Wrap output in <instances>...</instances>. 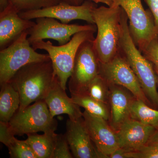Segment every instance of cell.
<instances>
[{"instance_id": "7", "label": "cell", "mask_w": 158, "mask_h": 158, "mask_svg": "<svg viewBox=\"0 0 158 158\" xmlns=\"http://www.w3.org/2000/svg\"><path fill=\"white\" fill-rule=\"evenodd\" d=\"M94 40L83 43L77 52L68 82L71 95L86 94L90 82L99 74L100 62L94 47Z\"/></svg>"}, {"instance_id": "4", "label": "cell", "mask_w": 158, "mask_h": 158, "mask_svg": "<svg viewBox=\"0 0 158 158\" xmlns=\"http://www.w3.org/2000/svg\"><path fill=\"white\" fill-rule=\"evenodd\" d=\"M96 31H81L75 34L70 41L63 45L55 46L50 41L38 40L31 44L34 50H44L48 53L54 73L62 88L66 90V84L73 70L75 59L80 46L87 40L94 39Z\"/></svg>"}, {"instance_id": "26", "label": "cell", "mask_w": 158, "mask_h": 158, "mask_svg": "<svg viewBox=\"0 0 158 158\" xmlns=\"http://www.w3.org/2000/svg\"><path fill=\"white\" fill-rule=\"evenodd\" d=\"M127 158H158V142H149L137 151L128 152Z\"/></svg>"}, {"instance_id": "24", "label": "cell", "mask_w": 158, "mask_h": 158, "mask_svg": "<svg viewBox=\"0 0 158 158\" xmlns=\"http://www.w3.org/2000/svg\"><path fill=\"white\" fill-rule=\"evenodd\" d=\"M7 147L11 158H37L26 140H19L14 137Z\"/></svg>"}, {"instance_id": "3", "label": "cell", "mask_w": 158, "mask_h": 158, "mask_svg": "<svg viewBox=\"0 0 158 158\" xmlns=\"http://www.w3.org/2000/svg\"><path fill=\"white\" fill-rule=\"evenodd\" d=\"M122 9L116 4L94 9L92 14L97 35L93 45L101 63L109 62L118 53Z\"/></svg>"}, {"instance_id": "22", "label": "cell", "mask_w": 158, "mask_h": 158, "mask_svg": "<svg viewBox=\"0 0 158 158\" xmlns=\"http://www.w3.org/2000/svg\"><path fill=\"white\" fill-rule=\"evenodd\" d=\"M85 94H88L97 100L110 105V90L109 85L100 74L90 82Z\"/></svg>"}, {"instance_id": "35", "label": "cell", "mask_w": 158, "mask_h": 158, "mask_svg": "<svg viewBox=\"0 0 158 158\" xmlns=\"http://www.w3.org/2000/svg\"><path fill=\"white\" fill-rule=\"evenodd\" d=\"M155 70L156 74L157 77V88H158V70H157V69H155L154 68Z\"/></svg>"}, {"instance_id": "15", "label": "cell", "mask_w": 158, "mask_h": 158, "mask_svg": "<svg viewBox=\"0 0 158 158\" xmlns=\"http://www.w3.org/2000/svg\"><path fill=\"white\" fill-rule=\"evenodd\" d=\"M110 116L109 123L115 131L131 118V108L136 98L132 93L120 85L109 84Z\"/></svg>"}, {"instance_id": "28", "label": "cell", "mask_w": 158, "mask_h": 158, "mask_svg": "<svg viewBox=\"0 0 158 158\" xmlns=\"http://www.w3.org/2000/svg\"><path fill=\"white\" fill-rule=\"evenodd\" d=\"M15 136L11 132L9 123L0 121V141L7 147Z\"/></svg>"}, {"instance_id": "2", "label": "cell", "mask_w": 158, "mask_h": 158, "mask_svg": "<svg viewBox=\"0 0 158 158\" xmlns=\"http://www.w3.org/2000/svg\"><path fill=\"white\" fill-rule=\"evenodd\" d=\"M58 79L51 60L30 63L21 68L9 81L19 93V110L44 100Z\"/></svg>"}, {"instance_id": "27", "label": "cell", "mask_w": 158, "mask_h": 158, "mask_svg": "<svg viewBox=\"0 0 158 158\" xmlns=\"http://www.w3.org/2000/svg\"><path fill=\"white\" fill-rule=\"evenodd\" d=\"M141 52L158 70V37L152 39Z\"/></svg>"}, {"instance_id": "12", "label": "cell", "mask_w": 158, "mask_h": 158, "mask_svg": "<svg viewBox=\"0 0 158 158\" xmlns=\"http://www.w3.org/2000/svg\"><path fill=\"white\" fill-rule=\"evenodd\" d=\"M65 135L74 158H104L91 140L83 117L69 118Z\"/></svg>"}, {"instance_id": "11", "label": "cell", "mask_w": 158, "mask_h": 158, "mask_svg": "<svg viewBox=\"0 0 158 158\" xmlns=\"http://www.w3.org/2000/svg\"><path fill=\"white\" fill-rule=\"evenodd\" d=\"M96 6L91 1H85L80 6H73L60 2L57 5L38 10L19 12V16L25 19H36L38 18L49 17L59 19L61 23L68 24L74 20L85 21L95 24L93 11Z\"/></svg>"}, {"instance_id": "19", "label": "cell", "mask_w": 158, "mask_h": 158, "mask_svg": "<svg viewBox=\"0 0 158 158\" xmlns=\"http://www.w3.org/2000/svg\"><path fill=\"white\" fill-rule=\"evenodd\" d=\"M26 139L37 158H52L57 134L55 132L27 135Z\"/></svg>"}, {"instance_id": "31", "label": "cell", "mask_w": 158, "mask_h": 158, "mask_svg": "<svg viewBox=\"0 0 158 158\" xmlns=\"http://www.w3.org/2000/svg\"><path fill=\"white\" fill-rule=\"evenodd\" d=\"M60 2L66 3L73 6H80L84 2V0H59Z\"/></svg>"}, {"instance_id": "25", "label": "cell", "mask_w": 158, "mask_h": 158, "mask_svg": "<svg viewBox=\"0 0 158 158\" xmlns=\"http://www.w3.org/2000/svg\"><path fill=\"white\" fill-rule=\"evenodd\" d=\"M65 135H57L52 158H73V156Z\"/></svg>"}, {"instance_id": "18", "label": "cell", "mask_w": 158, "mask_h": 158, "mask_svg": "<svg viewBox=\"0 0 158 158\" xmlns=\"http://www.w3.org/2000/svg\"><path fill=\"white\" fill-rule=\"evenodd\" d=\"M20 106L18 91L10 82L1 85L0 121L9 123Z\"/></svg>"}, {"instance_id": "32", "label": "cell", "mask_w": 158, "mask_h": 158, "mask_svg": "<svg viewBox=\"0 0 158 158\" xmlns=\"http://www.w3.org/2000/svg\"><path fill=\"white\" fill-rule=\"evenodd\" d=\"M95 3H102L106 4L108 7H112L115 5V0H90Z\"/></svg>"}, {"instance_id": "20", "label": "cell", "mask_w": 158, "mask_h": 158, "mask_svg": "<svg viewBox=\"0 0 158 158\" xmlns=\"http://www.w3.org/2000/svg\"><path fill=\"white\" fill-rule=\"evenodd\" d=\"M74 102L94 116L104 118L109 122L110 116V105L99 101L87 94L71 95Z\"/></svg>"}, {"instance_id": "10", "label": "cell", "mask_w": 158, "mask_h": 158, "mask_svg": "<svg viewBox=\"0 0 158 158\" xmlns=\"http://www.w3.org/2000/svg\"><path fill=\"white\" fill-rule=\"evenodd\" d=\"M36 24L27 30L28 37L31 45L38 40L50 39L56 40L59 45H63L70 41L72 36L81 31L95 30L94 24L79 25L59 23L55 19L40 17L36 19Z\"/></svg>"}, {"instance_id": "29", "label": "cell", "mask_w": 158, "mask_h": 158, "mask_svg": "<svg viewBox=\"0 0 158 158\" xmlns=\"http://www.w3.org/2000/svg\"><path fill=\"white\" fill-rule=\"evenodd\" d=\"M149 7L154 20L156 34L158 36V0H144Z\"/></svg>"}, {"instance_id": "16", "label": "cell", "mask_w": 158, "mask_h": 158, "mask_svg": "<svg viewBox=\"0 0 158 158\" xmlns=\"http://www.w3.org/2000/svg\"><path fill=\"white\" fill-rule=\"evenodd\" d=\"M19 13L9 4L0 11V49L10 45L36 24L31 20L23 19Z\"/></svg>"}, {"instance_id": "23", "label": "cell", "mask_w": 158, "mask_h": 158, "mask_svg": "<svg viewBox=\"0 0 158 158\" xmlns=\"http://www.w3.org/2000/svg\"><path fill=\"white\" fill-rule=\"evenodd\" d=\"M59 3V0H8V4L19 13L43 9Z\"/></svg>"}, {"instance_id": "33", "label": "cell", "mask_w": 158, "mask_h": 158, "mask_svg": "<svg viewBox=\"0 0 158 158\" xmlns=\"http://www.w3.org/2000/svg\"><path fill=\"white\" fill-rule=\"evenodd\" d=\"M149 142H158V126L156 128L155 131Z\"/></svg>"}, {"instance_id": "17", "label": "cell", "mask_w": 158, "mask_h": 158, "mask_svg": "<svg viewBox=\"0 0 158 158\" xmlns=\"http://www.w3.org/2000/svg\"><path fill=\"white\" fill-rule=\"evenodd\" d=\"M50 112L55 117L58 115L66 114L71 119L83 117L80 107L69 97L65 90L62 88L59 79L54 83L44 99Z\"/></svg>"}, {"instance_id": "6", "label": "cell", "mask_w": 158, "mask_h": 158, "mask_svg": "<svg viewBox=\"0 0 158 158\" xmlns=\"http://www.w3.org/2000/svg\"><path fill=\"white\" fill-rule=\"evenodd\" d=\"M8 123L15 135L20 136L39 132H55L58 126L44 100L18 110Z\"/></svg>"}, {"instance_id": "30", "label": "cell", "mask_w": 158, "mask_h": 158, "mask_svg": "<svg viewBox=\"0 0 158 158\" xmlns=\"http://www.w3.org/2000/svg\"><path fill=\"white\" fill-rule=\"evenodd\" d=\"M128 152L125 150L119 148L109 156V158H127Z\"/></svg>"}, {"instance_id": "21", "label": "cell", "mask_w": 158, "mask_h": 158, "mask_svg": "<svg viewBox=\"0 0 158 158\" xmlns=\"http://www.w3.org/2000/svg\"><path fill=\"white\" fill-rule=\"evenodd\" d=\"M131 117L156 128L158 126V110L136 98L131 106Z\"/></svg>"}, {"instance_id": "9", "label": "cell", "mask_w": 158, "mask_h": 158, "mask_svg": "<svg viewBox=\"0 0 158 158\" xmlns=\"http://www.w3.org/2000/svg\"><path fill=\"white\" fill-rule=\"evenodd\" d=\"M99 74L109 84L124 87L131 91L136 98L152 107L145 96L135 74L119 52L109 62H100Z\"/></svg>"}, {"instance_id": "5", "label": "cell", "mask_w": 158, "mask_h": 158, "mask_svg": "<svg viewBox=\"0 0 158 158\" xmlns=\"http://www.w3.org/2000/svg\"><path fill=\"white\" fill-rule=\"evenodd\" d=\"M27 31L6 48L0 51V85L9 82L25 65L51 60L48 54L39 53L28 40Z\"/></svg>"}, {"instance_id": "13", "label": "cell", "mask_w": 158, "mask_h": 158, "mask_svg": "<svg viewBox=\"0 0 158 158\" xmlns=\"http://www.w3.org/2000/svg\"><path fill=\"white\" fill-rule=\"evenodd\" d=\"M83 117L94 144L104 158H109L119 148L116 132L104 118L94 116L85 110Z\"/></svg>"}, {"instance_id": "34", "label": "cell", "mask_w": 158, "mask_h": 158, "mask_svg": "<svg viewBox=\"0 0 158 158\" xmlns=\"http://www.w3.org/2000/svg\"><path fill=\"white\" fill-rule=\"evenodd\" d=\"M8 5V0H0V11H3Z\"/></svg>"}, {"instance_id": "1", "label": "cell", "mask_w": 158, "mask_h": 158, "mask_svg": "<svg viewBox=\"0 0 158 158\" xmlns=\"http://www.w3.org/2000/svg\"><path fill=\"white\" fill-rule=\"evenodd\" d=\"M120 53L138 78L145 96L153 108L158 110L157 77L153 65L144 56L136 45L129 26L128 19L122 9L120 19Z\"/></svg>"}, {"instance_id": "14", "label": "cell", "mask_w": 158, "mask_h": 158, "mask_svg": "<svg viewBox=\"0 0 158 158\" xmlns=\"http://www.w3.org/2000/svg\"><path fill=\"white\" fill-rule=\"evenodd\" d=\"M156 127L130 118L116 131L119 147L134 152L149 142Z\"/></svg>"}, {"instance_id": "8", "label": "cell", "mask_w": 158, "mask_h": 158, "mask_svg": "<svg viewBox=\"0 0 158 158\" xmlns=\"http://www.w3.org/2000/svg\"><path fill=\"white\" fill-rule=\"evenodd\" d=\"M115 4L125 12L132 37L142 52L152 39L158 37L151 12L144 9L142 0H115Z\"/></svg>"}]
</instances>
